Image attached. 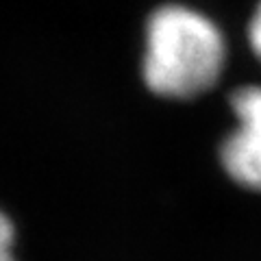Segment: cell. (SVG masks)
Segmentation results:
<instances>
[{
    "mask_svg": "<svg viewBox=\"0 0 261 261\" xmlns=\"http://www.w3.org/2000/svg\"><path fill=\"white\" fill-rule=\"evenodd\" d=\"M224 61V37L207 15L183 5H166L148 18L142 74L157 96L187 100L209 92Z\"/></svg>",
    "mask_w": 261,
    "mask_h": 261,
    "instance_id": "obj_1",
    "label": "cell"
},
{
    "mask_svg": "<svg viewBox=\"0 0 261 261\" xmlns=\"http://www.w3.org/2000/svg\"><path fill=\"white\" fill-rule=\"evenodd\" d=\"M231 107L238 128L222 142L220 161L233 181L261 192V85L235 89Z\"/></svg>",
    "mask_w": 261,
    "mask_h": 261,
    "instance_id": "obj_2",
    "label": "cell"
},
{
    "mask_svg": "<svg viewBox=\"0 0 261 261\" xmlns=\"http://www.w3.org/2000/svg\"><path fill=\"white\" fill-rule=\"evenodd\" d=\"M0 261H18L15 257V226L5 211H0Z\"/></svg>",
    "mask_w": 261,
    "mask_h": 261,
    "instance_id": "obj_3",
    "label": "cell"
},
{
    "mask_svg": "<svg viewBox=\"0 0 261 261\" xmlns=\"http://www.w3.org/2000/svg\"><path fill=\"white\" fill-rule=\"evenodd\" d=\"M248 42H250L252 53L261 59V0H259L257 9L252 13L250 24H248Z\"/></svg>",
    "mask_w": 261,
    "mask_h": 261,
    "instance_id": "obj_4",
    "label": "cell"
}]
</instances>
